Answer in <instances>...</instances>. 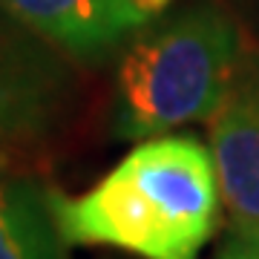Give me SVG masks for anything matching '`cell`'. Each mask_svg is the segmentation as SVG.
<instances>
[{"instance_id": "obj_4", "label": "cell", "mask_w": 259, "mask_h": 259, "mask_svg": "<svg viewBox=\"0 0 259 259\" xmlns=\"http://www.w3.org/2000/svg\"><path fill=\"white\" fill-rule=\"evenodd\" d=\"M210 118V150L231 228L259 242V61H239Z\"/></svg>"}, {"instance_id": "obj_5", "label": "cell", "mask_w": 259, "mask_h": 259, "mask_svg": "<svg viewBox=\"0 0 259 259\" xmlns=\"http://www.w3.org/2000/svg\"><path fill=\"white\" fill-rule=\"evenodd\" d=\"M173 0H0V6L75 58H104L158 20Z\"/></svg>"}, {"instance_id": "obj_6", "label": "cell", "mask_w": 259, "mask_h": 259, "mask_svg": "<svg viewBox=\"0 0 259 259\" xmlns=\"http://www.w3.org/2000/svg\"><path fill=\"white\" fill-rule=\"evenodd\" d=\"M64 248L49 187L0 176V259H64Z\"/></svg>"}, {"instance_id": "obj_3", "label": "cell", "mask_w": 259, "mask_h": 259, "mask_svg": "<svg viewBox=\"0 0 259 259\" xmlns=\"http://www.w3.org/2000/svg\"><path fill=\"white\" fill-rule=\"evenodd\" d=\"M64 87L66 75L52 44L0 6V144L44 136Z\"/></svg>"}, {"instance_id": "obj_7", "label": "cell", "mask_w": 259, "mask_h": 259, "mask_svg": "<svg viewBox=\"0 0 259 259\" xmlns=\"http://www.w3.org/2000/svg\"><path fill=\"white\" fill-rule=\"evenodd\" d=\"M216 259H259V242L233 233V239L225 242V248L219 250Z\"/></svg>"}, {"instance_id": "obj_1", "label": "cell", "mask_w": 259, "mask_h": 259, "mask_svg": "<svg viewBox=\"0 0 259 259\" xmlns=\"http://www.w3.org/2000/svg\"><path fill=\"white\" fill-rule=\"evenodd\" d=\"M66 245H107L139 259H199L219 228L213 150L193 136H153L81 196L49 187Z\"/></svg>"}, {"instance_id": "obj_2", "label": "cell", "mask_w": 259, "mask_h": 259, "mask_svg": "<svg viewBox=\"0 0 259 259\" xmlns=\"http://www.w3.org/2000/svg\"><path fill=\"white\" fill-rule=\"evenodd\" d=\"M239 69V32L219 9L199 6L153 20L130 37L115 72L112 136L144 141L210 118Z\"/></svg>"}]
</instances>
